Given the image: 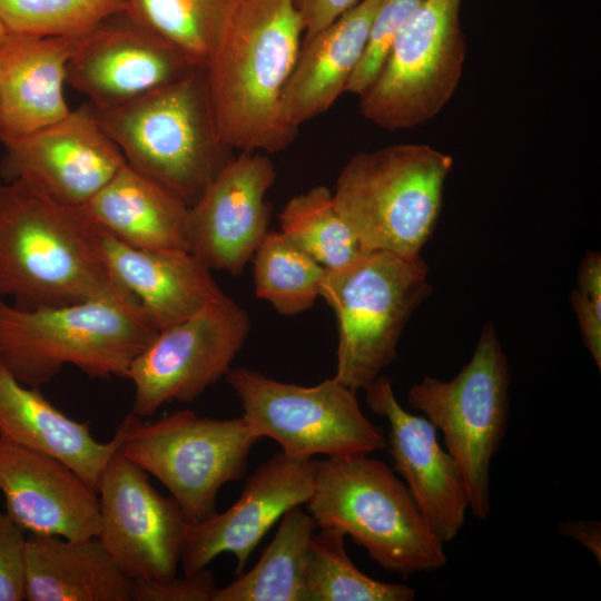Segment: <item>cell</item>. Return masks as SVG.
I'll return each mask as SVG.
<instances>
[{"mask_svg":"<svg viewBox=\"0 0 601 601\" xmlns=\"http://www.w3.org/2000/svg\"><path fill=\"white\" fill-rule=\"evenodd\" d=\"M122 423L119 451L168 490L188 523L218 512V492L243 479L262 440L243 416L211 418L190 410L149 423L131 412Z\"/></svg>","mask_w":601,"mask_h":601,"instance_id":"cell-8","label":"cell"},{"mask_svg":"<svg viewBox=\"0 0 601 601\" xmlns=\"http://www.w3.org/2000/svg\"><path fill=\"white\" fill-rule=\"evenodd\" d=\"M316 529L302 505L289 509L255 565L217 588L211 601H308L305 561Z\"/></svg>","mask_w":601,"mask_h":601,"instance_id":"cell-26","label":"cell"},{"mask_svg":"<svg viewBox=\"0 0 601 601\" xmlns=\"http://www.w3.org/2000/svg\"><path fill=\"white\" fill-rule=\"evenodd\" d=\"M462 0H420L375 80L359 97L361 114L395 131L433 119L460 83L466 45Z\"/></svg>","mask_w":601,"mask_h":601,"instance_id":"cell-10","label":"cell"},{"mask_svg":"<svg viewBox=\"0 0 601 601\" xmlns=\"http://www.w3.org/2000/svg\"><path fill=\"white\" fill-rule=\"evenodd\" d=\"M124 431L121 421L110 441L96 440L87 422L68 416L0 362V436L61 460L96 490Z\"/></svg>","mask_w":601,"mask_h":601,"instance_id":"cell-22","label":"cell"},{"mask_svg":"<svg viewBox=\"0 0 601 601\" xmlns=\"http://www.w3.org/2000/svg\"><path fill=\"white\" fill-rule=\"evenodd\" d=\"M431 290L421 256L365 250L344 267L326 269L321 297L338 326L333 377L355 392L365 391L396 358L406 323Z\"/></svg>","mask_w":601,"mask_h":601,"instance_id":"cell-7","label":"cell"},{"mask_svg":"<svg viewBox=\"0 0 601 601\" xmlns=\"http://www.w3.org/2000/svg\"><path fill=\"white\" fill-rule=\"evenodd\" d=\"M252 260L255 295L279 314L303 313L321 297L326 268L280 230L267 233Z\"/></svg>","mask_w":601,"mask_h":601,"instance_id":"cell-29","label":"cell"},{"mask_svg":"<svg viewBox=\"0 0 601 601\" xmlns=\"http://www.w3.org/2000/svg\"><path fill=\"white\" fill-rule=\"evenodd\" d=\"M127 0H0V22L7 32L38 37L80 38Z\"/></svg>","mask_w":601,"mask_h":601,"instance_id":"cell-31","label":"cell"},{"mask_svg":"<svg viewBox=\"0 0 601 601\" xmlns=\"http://www.w3.org/2000/svg\"><path fill=\"white\" fill-rule=\"evenodd\" d=\"M278 218L280 231L328 270L348 265L365 252L325 186L290 198Z\"/></svg>","mask_w":601,"mask_h":601,"instance_id":"cell-30","label":"cell"},{"mask_svg":"<svg viewBox=\"0 0 601 601\" xmlns=\"http://www.w3.org/2000/svg\"><path fill=\"white\" fill-rule=\"evenodd\" d=\"M238 0H127L125 11L205 69Z\"/></svg>","mask_w":601,"mask_h":601,"instance_id":"cell-28","label":"cell"},{"mask_svg":"<svg viewBox=\"0 0 601 601\" xmlns=\"http://www.w3.org/2000/svg\"><path fill=\"white\" fill-rule=\"evenodd\" d=\"M80 38L7 32L0 40V141L3 145L41 130L70 112L63 85L68 62Z\"/></svg>","mask_w":601,"mask_h":601,"instance_id":"cell-21","label":"cell"},{"mask_svg":"<svg viewBox=\"0 0 601 601\" xmlns=\"http://www.w3.org/2000/svg\"><path fill=\"white\" fill-rule=\"evenodd\" d=\"M7 33L4 27L0 22V40L3 38V36Z\"/></svg>","mask_w":601,"mask_h":601,"instance_id":"cell-38","label":"cell"},{"mask_svg":"<svg viewBox=\"0 0 601 601\" xmlns=\"http://www.w3.org/2000/svg\"><path fill=\"white\" fill-rule=\"evenodd\" d=\"M0 492L6 512L28 533L96 538L98 493L61 460L0 436Z\"/></svg>","mask_w":601,"mask_h":601,"instance_id":"cell-19","label":"cell"},{"mask_svg":"<svg viewBox=\"0 0 601 601\" xmlns=\"http://www.w3.org/2000/svg\"><path fill=\"white\" fill-rule=\"evenodd\" d=\"M118 292L97 227L23 180L0 184V297L23 308L60 306Z\"/></svg>","mask_w":601,"mask_h":601,"instance_id":"cell-2","label":"cell"},{"mask_svg":"<svg viewBox=\"0 0 601 601\" xmlns=\"http://www.w3.org/2000/svg\"><path fill=\"white\" fill-rule=\"evenodd\" d=\"M81 210L99 229L129 246L189 250V207L127 162Z\"/></svg>","mask_w":601,"mask_h":601,"instance_id":"cell-24","label":"cell"},{"mask_svg":"<svg viewBox=\"0 0 601 601\" xmlns=\"http://www.w3.org/2000/svg\"><path fill=\"white\" fill-rule=\"evenodd\" d=\"M225 380L240 401L242 416L287 455L334 457L386 447V436L364 415L357 392L334 377L302 386L237 367Z\"/></svg>","mask_w":601,"mask_h":601,"instance_id":"cell-11","label":"cell"},{"mask_svg":"<svg viewBox=\"0 0 601 601\" xmlns=\"http://www.w3.org/2000/svg\"><path fill=\"white\" fill-rule=\"evenodd\" d=\"M97 231L112 280L135 298L158 329L225 296L211 269L191 252L136 248L98 227Z\"/></svg>","mask_w":601,"mask_h":601,"instance_id":"cell-20","label":"cell"},{"mask_svg":"<svg viewBox=\"0 0 601 601\" xmlns=\"http://www.w3.org/2000/svg\"><path fill=\"white\" fill-rule=\"evenodd\" d=\"M304 37L294 0H238L205 68L220 140L231 150L276 152L298 130L282 97Z\"/></svg>","mask_w":601,"mask_h":601,"instance_id":"cell-1","label":"cell"},{"mask_svg":"<svg viewBox=\"0 0 601 601\" xmlns=\"http://www.w3.org/2000/svg\"><path fill=\"white\" fill-rule=\"evenodd\" d=\"M314 460L279 451L246 480L236 502L211 518L188 523L180 566L184 574L230 553L240 573L263 538L292 508L305 505L313 493Z\"/></svg>","mask_w":601,"mask_h":601,"instance_id":"cell-16","label":"cell"},{"mask_svg":"<svg viewBox=\"0 0 601 601\" xmlns=\"http://www.w3.org/2000/svg\"><path fill=\"white\" fill-rule=\"evenodd\" d=\"M581 334L590 355L601 370V256L589 252L578 272V286L571 293Z\"/></svg>","mask_w":601,"mask_h":601,"instance_id":"cell-33","label":"cell"},{"mask_svg":"<svg viewBox=\"0 0 601 601\" xmlns=\"http://www.w3.org/2000/svg\"><path fill=\"white\" fill-rule=\"evenodd\" d=\"M452 156L425 144H397L354 155L333 199L365 250L420 257L442 208Z\"/></svg>","mask_w":601,"mask_h":601,"instance_id":"cell-6","label":"cell"},{"mask_svg":"<svg viewBox=\"0 0 601 601\" xmlns=\"http://www.w3.org/2000/svg\"><path fill=\"white\" fill-rule=\"evenodd\" d=\"M420 0H383L372 21L363 56L346 92L361 96L381 71L404 22Z\"/></svg>","mask_w":601,"mask_h":601,"instance_id":"cell-32","label":"cell"},{"mask_svg":"<svg viewBox=\"0 0 601 601\" xmlns=\"http://www.w3.org/2000/svg\"><path fill=\"white\" fill-rule=\"evenodd\" d=\"M250 331V318L225 295L193 316L159 329L134 359L132 413L155 415L170 402L188 403L231 370Z\"/></svg>","mask_w":601,"mask_h":601,"instance_id":"cell-12","label":"cell"},{"mask_svg":"<svg viewBox=\"0 0 601 601\" xmlns=\"http://www.w3.org/2000/svg\"><path fill=\"white\" fill-rule=\"evenodd\" d=\"M382 2L358 1L302 43L282 97V115L289 127L298 130L302 124L325 112L346 92Z\"/></svg>","mask_w":601,"mask_h":601,"instance_id":"cell-23","label":"cell"},{"mask_svg":"<svg viewBox=\"0 0 601 601\" xmlns=\"http://www.w3.org/2000/svg\"><path fill=\"white\" fill-rule=\"evenodd\" d=\"M345 534L317 526L306 552L305 583L308 601H412L406 584L375 580L359 571L345 549Z\"/></svg>","mask_w":601,"mask_h":601,"instance_id":"cell-27","label":"cell"},{"mask_svg":"<svg viewBox=\"0 0 601 601\" xmlns=\"http://www.w3.org/2000/svg\"><path fill=\"white\" fill-rule=\"evenodd\" d=\"M118 450L97 485V539L134 581L177 574L188 521L171 496Z\"/></svg>","mask_w":601,"mask_h":601,"instance_id":"cell-13","label":"cell"},{"mask_svg":"<svg viewBox=\"0 0 601 601\" xmlns=\"http://www.w3.org/2000/svg\"><path fill=\"white\" fill-rule=\"evenodd\" d=\"M215 578L207 569L183 577L135 581L132 601H211Z\"/></svg>","mask_w":601,"mask_h":601,"instance_id":"cell-35","label":"cell"},{"mask_svg":"<svg viewBox=\"0 0 601 601\" xmlns=\"http://www.w3.org/2000/svg\"><path fill=\"white\" fill-rule=\"evenodd\" d=\"M559 532L587 548L600 564L601 562V523L599 521H565L559 524Z\"/></svg>","mask_w":601,"mask_h":601,"instance_id":"cell-37","label":"cell"},{"mask_svg":"<svg viewBox=\"0 0 601 601\" xmlns=\"http://www.w3.org/2000/svg\"><path fill=\"white\" fill-rule=\"evenodd\" d=\"M134 583L97 538L28 534L24 600L132 601Z\"/></svg>","mask_w":601,"mask_h":601,"instance_id":"cell-25","label":"cell"},{"mask_svg":"<svg viewBox=\"0 0 601 601\" xmlns=\"http://www.w3.org/2000/svg\"><path fill=\"white\" fill-rule=\"evenodd\" d=\"M198 69L121 10L80 38L67 66V82L102 110L139 99Z\"/></svg>","mask_w":601,"mask_h":601,"instance_id":"cell-14","label":"cell"},{"mask_svg":"<svg viewBox=\"0 0 601 601\" xmlns=\"http://www.w3.org/2000/svg\"><path fill=\"white\" fill-rule=\"evenodd\" d=\"M305 510L366 550L385 571L404 578L443 568L444 543L433 533L406 484L370 454L314 460Z\"/></svg>","mask_w":601,"mask_h":601,"instance_id":"cell-4","label":"cell"},{"mask_svg":"<svg viewBox=\"0 0 601 601\" xmlns=\"http://www.w3.org/2000/svg\"><path fill=\"white\" fill-rule=\"evenodd\" d=\"M93 110L127 164L188 207L234 157L217 134L205 69L122 106Z\"/></svg>","mask_w":601,"mask_h":601,"instance_id":"cell-5","label":"cell"},{"mask_svg":"<svg viewBox=\"0 0 601 601\" xmlns=\"http://www.w3.org/2000/svg\"><path fill=\"white\" fill-rule=\"evenodd\" d=\"M276 170L262 151H240L188 210V248L210 269L239 275L264 240L266 194Z\"/></svg>","mask_w":601,"mask_h":601,"instance_id":"cell-17","label":"cell"},{"mask_svg":"<svg viewBox=\"0 0 601 601\" xmlns=\"http://www.w3.org/2000/svg\"><path fill=\"white\" fill-rule=\"evenodd\" d=\"M510 365L492 323L480 333L471 359L450 381L426 375L411 386L407 403L443 435L459 464L472 515L491 512V462L504 439L510 412Z\"/></svg>","mask_w":601,"mask_h":601,"instance_id":"cell-9","label":"cell"},{"mask_svg":"<svg viewBox=\"0 0 601 601\" xmlns=\"http://www.w3.org/2000/svg\"><path fill=\"white\" fill-rule=\"evenodd\" d=\"M159 329L127 292L23 308L0 300V362L21 383H50L66 365L90 377L127 378Z\"/></svg>","mask_w":601,"mask_h":601,"instance_id":"cell-3","label":"cell"},{"mask_svg":"<svg viewBox=\"0 0 601 601\" xmlns=\"http://www.w3.org/2000/svg\"><path fill=\"white\" fill-rule=\"evenodd\" d=\"M0 176L23 180L51 198L85 206L127 162L88 102L61 120L4 145Z\"/></svg>","mask_w":601,"mask_h":601,"instance_id":"cell-15","label":"cell"},{"mask_svg":"<svg viewBox=\"0 0 601 601\" xmlns=\"http://www.w3.org/2000/svg\"><path fill=\"white\" fill-rule=\"evenodd\" d=\"M28 533L0 511V601L24 600Z\"/></svg>","mask_w":601,"mask_h":601,"instance_id":"cell-34","label":"cell"},{"mask_svg":"<svg viewBox=\"0 0 601 601\" xmlns=\"http://www.w3.org/2000/svg\"><path fill=\"white\" fill-rule=\"evenodd\" d=\"M361 0H294L304 24L303 42H307L321 30Z\"/></svg>","mask_w":601,"mask_h":601,"instance_id":"cell-36","label":"cell"},{"mask_svg":"<svg viewBox=\"0 0 601 601\" xmlns=\"http://www.w3.org/2000/svg\"><path fill=\"white\" fill-rule=\"evenodd\" d=\"M365 392L368 407L388 423L386 446L395 470L433 533L443 543L452 541L469 510L459 464L441 446L435 426L401 406L390 380L380 375Z\"/></svg>","mask_w":601,"mask_h":601,"instance_id":"cell-18","label":"cell"}]
</instances>
